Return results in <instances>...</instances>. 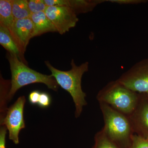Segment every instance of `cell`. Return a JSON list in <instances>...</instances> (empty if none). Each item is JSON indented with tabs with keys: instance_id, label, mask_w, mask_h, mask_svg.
<instances>
[{
	"instance_id": "cell-1",
	"label": "cell",
	"mask_w": 148,
	"mask_h": 148,
	"mask_svg": "<svg viewBox=\"0 0 148 148\" xmlns=\"http://www.w3.org/2000/svg\"><path fill=\"white\" fill-rule=\"evenodd\" d=\"M45 64L59 86L72 96L75 107V117H79L82 112L83 107L87 105L86 94L82 88V79L84 73L88 71L89 63L85 62L77 66L72 59L71 69L68 71L56 69L48 61H45Z\"/></svg>"
},
{
	"instance_id": "cell-2",
	"label": "cell",
	"mask_w": 148,
	"mask_h": 148,
	"mask_svg": "<svg viewBox=\"0 0 148 148\" xmlns=\"http://www.w3.org/2000/svg\"><path fill=\"white\" fill-rule=\"evenodd\" d=\"M11 73V87L7 100L10 101L16 91L21 88L34 83H42L49 89L57 91L59 85L51 75L40 73L30 69L16 56L9 53L7 55Z\"/></svg>"
},
{
	"instance_id": "cell-3",
	"label": "cell",
	"mask_w": 148,
	"mask_h": 148,
	"mask_svg": "<svg viewBox=\"0 0 148 148\" xmlns=\"http://www.w3.org/2000/svg\"><path fill=\"white\" fill-rule=\"evenodd\" d=\"M141 94L125 87L116 80L109 82L101 89L97 99L99 103L108 104L129 117L137 108Z\"/></svg>"
},
{
	"instance_id": "cell-4",
	"label": "cell",
	"mask_w": 148,
	"mask_h": 148,
	"mask_svg": "<svg viewBox=\"0 0 148 148\" xmlns=\"http://www.w3.org/2000/svg\"><path fill=\"white\" fill-rule=\"evenodd\" d=\"M100 105L105 123L102 130L106 136L113 143L131 142L134 132L128 117L106 103Z\"/></svg>"
},
{
	"instance_id": "cell-5",
	"label": "cell",
	"mask_w": 148,
	"mask_h": 148,
	"mask_svg": "<svg viewBox=\"0 0 148 148\" xmlns=\"http://www.w3.org/2000/svg\"><path fill=\"white\" fill-rule=\"evenodd\" d=\"M117 80L134 92L148 95V58L134 64Z\"/></svg>"
},
{
	"instance_id": "cell-6",
	"label": "cell",
	"mask_w": 148,
	"mask_h": 148,
	"mask_svg": "<svg viewBox=\"0 0 148 148\" xmlns=\"http://www.w3.org/2000/svg\"><path fill=\"white\" fill-rule=\"evenodd\" d=\"M26 102L25 96L19 97L13 105L7 109L5 115L1 120V126L6 127L10 140L15 145L19 144V132L26 127L24 117Z\"/></svg>"
},
{
	"instance_id": "cell-7",
	"label": "cell",
	"mask_w": 148,
	"mask_h": 148,
	"mask_svg": "<svg viewBox=\"0 0 148 148\" xmlns=\"http://www.w3.org/2000/svg\"><path fill=\"white\" fill-rule=\"evenodd\" d=\"M45 12L52 22L57 32L61 35L75 27L79 21L73 10L66 7L47 6Z\"/></svg>"
},
{
	"instance_id": "cell-8",
	"label": "cell",
	"mask_w": 148,
	"mask_h": 148,
	"mask_svg": "<svg viewBox=\"0 0 148 148\" xmlns=\"http://www.w3.org/2000/svg\"><path fill=\"white\" fill-rule=\"evenodd\" d=\"M8 30L21 54L24 56L29 41L34 35V27L32 20L30 18L14 20Z\"/></svg>"
},
{
	"instance_id": "cell-9",
	"label": "cell",
	"mask_w": 148,
	"mask_h": 148,
	"mask_svg": "<svg viewBox=\"0 0 148 148\" xmlns=\"http://www.w3.org/2000/svg\"><path fill=\"white\" fill-rule=\"evenodd\" d=\"M128 118L133 132L148 140V98L146 94H141L138 106Z\"/></svg>"
},
{
	"instance_id": "cell-10",
	"label": "cell",
	"mask_w": 148,
	"mask_h": 148,
	"mask_svg": "<svg viewBox=\"0 0 148 148\" xmlns=\"http://www.w3.org/2000/svg\"><path fill=\"white\" fill-rule=\"evenodd\" d=\"M47 6H59L69 8L76 14L91 12L106 0H44Z\"/></svg>"
},
{
	"instance_id": "cell-11",
	"label": "cell",
	"mask_w": 148,
	"mask_h": 148,
	"mask_svg": "<svg viewBox=\"0 0 148 148\" xmlns=\"http://www.w3.org/2000/svg\"><path fill=\"white\" fill-rule=\"evenodd\" d=\"M34 27V37L48 32H57L52 22L48 18L45 12L32 14L30 16Z\"/></svg>"
},
{
	"instance_id": "cell-12",
	"label": "cell",
	"mask_w": 148,
	"mask_h": 148,
	"mask_svg": "<svg viewBox=\"0 0 148 148\" xmlns=\"http://www.w3.org/2000/svg\"><path fill=\"white\" fill-rule=\"evenodd\" d=\"M0 44L8 51L9 53L17 56L20 61L26 64L24 56L21 54L8 29L0 26Z\"/></svg>"
},
{
	"instance_id": "cell-13",
	"label": "cell",
	"mask_w": 148,
	"mask_h": 148,
	"mask_svg": "<svg viewBox=\"0 0 148 148\" xmlns=\"http://www.w3.org/2000/svg\"><path fill=\"white\" fill-rule=\"evenodd\" d=\"M14 21L12 14V0H1L0 26L9 29Z\"/></svg>"
},
{
	"instance_id": "cell-14",
	"label": "cell",
	"mask_w": 148,
	"mask_h": 148,
	"mask_svg": "<svg viewBox=\"0 0 148 148\" xmlns=\"http://www.w3.org/2000/svg\"><path fill=\"white\" fill-rule=\"evenodd\" d=\"M12 5L14 20L30 18L32 13L28 6V0H12Z\"/></svg>"
},
{
	"instance_id": "cell-15",
	"label": "cell",
	"mask_w": 148,
	"mask_h": 148,
	"mask_svg": "<svg viewBox=\"0 0 148 148\" xmlns=\"http://www.w3.org/2000/svg\"><path fill=\"white\" fill-rule=\"evenodd\" d=\"M95 138V148H119L106 136L102 130L96 134Z\"/></svg>"
},
{
	"instance_id": "cell-16",
	"label": "cell",
	"mask_w": 148,
	"mask_h": 148,
	"mask_svg": "<svg viewBox=\"0 0 148 148\" xmlns=\"http://www.w3.org/2000/svg\"><path fill=\"white\" fill-rule=\"evenodd\" d=\"M28 4L32 14L45 12L47 7L44 0H29L28 1Z\"/></svg>"
},
{
	"instance_id": "cell-17",
	"label": "cell",
	"mask_w": 148,
	"mask_h": 148,
	"mask_svg": "<svg viewBox=\"0 0 148 148\" xmlns=\"http://www.w3.org/2000/svg\"><path fill=\"white\" fill-rule=\"evenodd\" d=\"M131 148H148V140L133 134L131 137Z\"/></svg>"
},
{
	"instance_id": "cell-18",
	"label": "cell",
	"mask_w": 148,
	"mask_h": 148,
	"mask_svg": "<svg viewBox=\"0 0 148 148\" xmlns=\"http://www.w3.org/2000/svg\"><path fill=\"white\" fill-rule=\"evenodd\" d=\"M51 98L49 93L40 92L37 106L42 108H47L50 106Z\"/></svg>"
},
{
	"instance_id": "cell-19",
	"label": "cell",
	"mask_w": 148,
	"mask_h": 148,
	"mask_svg": "<svg viewBox=\"0 0 148 148\" xmlns=\"http://www.w3.org/2000/svg\"><path fill=\"white\" fill-rule=\"evenodd\" d=\"M148 1L147 0H106V2L120 5H137Z\"/></svg>"
},
{
	"instance_id": "cell-20",
	"label": "cell",
	"mask_w": 148,
	"mask_h": 148,
	"mask_svg": "<svg viewBox=\"0 0 148 148\" xmlns=\"http://www.w3.org/2000/svg\"><path fill=\"white\" fill-rule=\"evenodd\" d=\"M40 93L38 90H34L30 92L29 95V101L31 105H37L38 102Z\"/></svg>"
},
{
	"instance_id": "cell-21",
	"label": "cell",
	"mask_w": 148,
	"mask_h": 148,
	"mask_svg": "<svg viewBox=\"0 0 148 148\" xmlns=\"http://www.w3.org/2000/svg\"><path fill=\"white\" fill-rule=\"evenodd\" d=\"M6 127L1 126L0 129V148H6V135L7 134Z\"/></svg>"
},
{
	"instance_id": "cell-22",
	"label": "cell",
	"mask_w": 148,
	"mask_h": 148,
	"mask_svg": "<svg viewBox=\"0 0 148 148\" xmlns=\"http://www.w3.org/2000/svg\"><path fill=\"white\" fill-rule=\"evenodd\" d=\"M147 95V97H148V95Z\"/></svg>"
}]
</instances>
